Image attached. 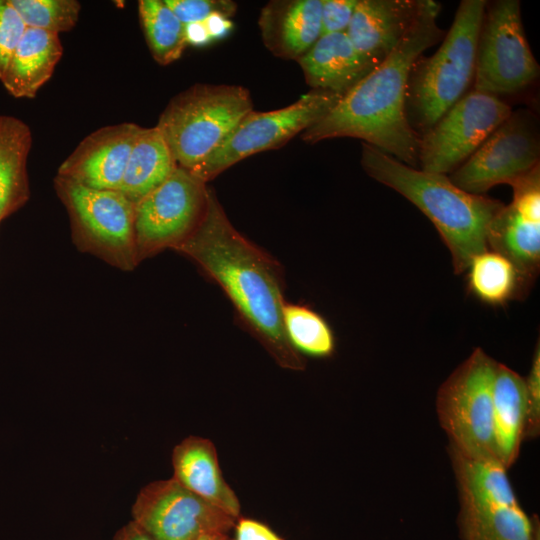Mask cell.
<instances>
[{"instance_id": "1", "label": "cell", "mask_w": 540, "mask_h": 540, "mask_svg": "<svg viewBox=\"0 0 540 540\" xmlns=\"http://www.w3.org/2000/svg\"><path fill=\"white\" fill-rule=\"evenodd\" d=\"M175 250L195 261L223 289L240 317L282 368L303 370L302 355L290 345L283 328V284L269 255L231 224L213 189L194 232Z\"/></svg>"}, {"instance_id": "2", "label": "cell", "mask_w": 540, "mask_h": 540, "mask_svg": "<svg viewBox=\"0 0 540 540\" xmlns=\"http://www.w3.org/2000/svg\"><path fill=\"white\" fill-rule=\"evenodd\" d=\"M441 5L424 0L398 46L345 94L321 120L301 133L303 141L352 137L398 161L419 168L420 137L405 112L407 80L415 60L438 43L444 31L437 25Z\"/></svg>"}, {"instance_id": "3", "label": "cell", "mask_w": 540, "mask_h": 540, "mask_svg": "<svg viewBox=\"0 0 540 540\" xmlns=\"http://www.w3.org/2000/svg\"><path fill=\"white\" fill-rule=\"evenodd\" d=\"M360 163L368 176L397 191L429 218L451 253L455 273L466 271L471 258L488 249L487 227L502 202L468 193L447 175L410 167L364 142Z\"/></svg>"}, {"instance_id": "4", "label": "cell", "mask_w": 540, "mask_h": 540, "mask_svg": "<svg viewBox=\"0 0 540 540\" xmlns=\"http://www.w3.org/2000/svg\"><path fill=\"white\" fill-rule=\"evenodd\" d=\"M487 1L462 0L441 46L413 63L406 88L405 112L421 137L464 95L474 79L479 31Z\"/></svg>"}, {"instance_id": "5", "label": "cell", "mask_w": 540, "mask_h": 540, "mask_svg": "<svg viewBox=\"0 0 540 540\" xmlns=\"http://www.w3.org/2000/svg\"><path fill=\"white\" fill-rule=\"evenodd\" d=\"M252 110L250 92L243 86L197 83L169 101L156 127L177 165L191 172Z\"/></svg>"}, {"instance_id": "6", "label": "cell", "mask_w": 540, "mask_h": 540, "mask_svg": "<svg viewBox=\"0 0 540 540\" xmlns=\"http://www.w3.org/2000/svg\"><path fill=\"white\" fill-rule=\"evenodd\" d=\"M54 186L67 209L77 247L121 270H132L139 262L135 204L117 190L89 188L58 175Z\"/></svg>"}, {"instance_id": "7", "label": "cell", "mask_w": 540, "mask_h": 540, "mask_svg": "<svg viewBox=\"0 0 540 540\" xmlns=\"http://www.w3.org/2000/svg\"><path fill=\"white\" fill-rule=\"evenodd\" d=\"M498 362L477 348L440 386L436 410L449 445L472 456L497 458L492 428Z\"/></svg>"}, {"instance_id": "8", "label": "cell", "mask_w": 540, "mask_h": 540, "mask_svg": "<svg viewBox=\"0 0 540 540\" xmlns=\"http://www.w3.org/2000/svg\"><path fill=\"white\" fill-rule=\"evenodd\" d=\"M539 71L525 36L520 1L487 2L477 40L473 90L499 98L519 93L538 78Z\"/></svg>"}, {"instance_id": "9", "label": "cell", "mask_w": 540, "mask_h": 540, "mask_svg": "<svg viewBox=\"0 0 540 540\" xmlns=\"http://www.w3.org/2000/svg\"><path fill=\"white\" fill-rule=\"evenodd\" d=\"M342 96L310 90L294 103L245 115L220 146L190 173L204 183L253 154L276 149L327 115Z\"/></svg>"}, {"instance_id": "10", "label": "cell", "mask_w": 540, "mask_h": 540, "mask_svg": "<svg viewBox=\"0 0 540 540\" xmlns=\"http://www.w3.org/2000/svg\"><path fill=\"white\" fill-rule=\"evenodd\" d=\"M206 197V183L178 166L161 185L136 203L138 260L182 244L200 223Z\"/></svg>"}, {"instance_id": "11", "label": "cell", "mask_w": 540, "mask_h": 540, "mask_svg": "<svg viewBox=\"0 0 540 540\" xmlns=\"http://www.w3.org/2000/svg\"><path fill=\"white\" fill-rule=\"evenodd\" d=\"M540 138L536 117L526 109L512 111L449 179L458 188L482 195L510 184L539 165Z\"/></svg>"}, {"instance_id": "12", "label": "cell", "mask_w": 540, "mask_h": 540, "mask_svg": "<svg viewBox=\"0 0 540 540\" xmlns=\"http://www.w3.org/2000/svg\"><path fill=\"white\" fill-rule=\"evenodd\" d=\"M511 112V106L494 95L474 90L465 94L420 137L419 169L451 174Z\"/></svg>"}, {"instance_id": "13", "label": "cell", "mask_w": 540, "mask_h": 540, "mask_svg": "<svg viewBox=\"0 0 540 540\" xmlns=\"http://www.w3.org/2000/svg\"><path fill=\"white\" fill-rule=\"evenodd\" d=\"M132 516L153 540H196L207 532L229 533L237 521L174 478L142 488L132 506Z\"/></svg>"}, {"instance_id": "14", "label": "cell", "mask_w": 540, "mask_h": 540, "mask_svg": "<svg viewBox=\"0 0 540 540\" xmlns=\"http://www.w3.org/2000/svg\"><path fill=\"white\" fill-rule=\"evenodd\" d=\"M509 185L513 200L492 217L486 242L514 264L529 286L540 266V166Z\"/></svg>"}, {"instance_id": "15", "label": "cell", "mask_w": 540, "mask_h": 540, "mask_svg": "<svg viewBox=\"0 0 540 540\" xmlns=\"http://www.w3.org/2000/svg\"><path fill=\"white\" fill-rule=\"evenodd\" d=\"M141 129L127 122L99 128L60 164L57 175L89 188L118 190Z\"/></svg>"}, {"instance_id": "16", "label": "cell", "mask_w": 540, "mask_h": 540, "mask_svg": "<svg viewBox=\"0 0 540 540\" xmlns=\"http://www.w3.org/2000/svg\"><path fill=\"white\" fill-rule=\"evenodd\" d=\"M424 0H358L346 34L354 47L377 64L398 46Z\"/></svg>"}, {"instance_id": "17", "label": "cell", "mask_w": 540, "mask_h": 540, "mask_svg": "<svg viewBox=\"0 0 540 540\" xmlns=\"http://www.w3.org/2000/svg\"><path fill=\"white\" fill-rule=\"evenodd\" d=\"M297 61L311 90L342 97L378 65L354 47L346 32L320 36Z\"/></svg>"}, {"instance_id": "18", "label": "cell", "mask_w": 540, "mask_h": 540, "mask_svg": "<svg viewBox=\"0 0 540 540\" xmlns=\"http://www.w3.org/2000/svg\"><path fill=\"white\" fill-rule=\"evenodd\" d=\"M322 0H274L260 12L265 47L275 56L298 60L321 36Z\"/></svg>"}, {"instance_id": "19", "label": "cell", "mask_w": 540, "mask_h": 540, "mask_svg": "<svg viewBox=\"0 0 540 540\" xmlns=\"http://www.w3.org/2000/svg\"><path fill=\"white\" fill-rule=\"evenodd\" d=\"M173 477L184 488L238 519L240 502L225 481L215 445L206 438L189 436L172 452Z\"/></svg>"}, {"instance_id": "20", "label": "cell", "mask_w": 540, "mask_h": 540, "mask_svg": "<svg viewBox=\"0 0 540 540\" xmlns=\"http://www.w3.org/2000/svg\"><path fill=\"white\" fill-rule=\"evenodd\" d=\"M527 417L525 379L498 363L493 383L492 428L497 459L508 469L519 456Z\"/></svg>"}, {"instance_id": "21", "label": "cell", "mask_w": 540, "mask_h": 540, "mask_svg": "<svg viewBox=\"0 0 540 540\" xmlns=\"http://www.w3.org/2000/svg\"><path fill=\"white\" fill-rule=\"evenodd\" d=\"M63 54L59 35L27 27L0 79L15 98H34Z\"/></svg>"}, {"instance_id": "22", "label": "cell", "mask_w": 540, "mask_h": 540, "mask_svg": "<svg viewBox=\"0 0 540 540\" xmlns=\"http://www.w3.org/2000/svg\"><path fill=\"white\" fill-rule=\"evenodd\" d=\"M460 508L484 509L518 504L507 468L493 457L468 455L448 446Z\"/></svg>"}, {"instance_id": "23", "label": "cell", "mask_w": 540, "mask_h": 540, "mask_svg": "<svg viewBox=\"0 0 540 540\" xmlns=\"http://www.w3.org/2000/svg\"><path fill=\"white\" fill-rule=\"evenodd\" d=\"M30 127L11 115H0V222L29 199L27 161Z\"/></svg>"}, {"instance_id": "24", "label": "cell", "mask_w": 540, "mask_h": 540, "mask_svg": "<svg viewBox=\"0 0 540 540\" xmlns=\"http://www.w3.org/2000/svg\"><path fill=\"white\" fill-rule=\"evenodd\" d=\"M177 167L159 129L142 127L117 191L136 204L161 185Z\"/></svg>"}, {"instance_id": "25", "label": "cell", "mask_w": 540, "mask_h": 540, "mask_svg": "<svg viewBox=\"0 0 540 540\" xmlns=\"http://www.w3.org/2000/svg\"><path fill=\"white\" fill-rule=\"evenodd\" d=\"M466 271L470 292L489 305H504L528 290L514 264L489 249L473 256Z\"/></svg>"}, {"instance_id": "26", "label": "cell", "mask_w": 540, "mask_h": 540, "mask_svg": "<svg viewBox=\"0 0 540 540\" xmlns=\"http://www.w3.org/2000/svg\"><path fill=\"white\" fill-rule=\"evenodd\" d=\"M462 540H530L532 518L518 504L484 509L460 508Z\"/></svg>"}, {"instance_id": "27", "label": "cell", "mask_w": 540, "mask_h": 540, "mask_svg": "<svg viewBox=\"0 0 540 540\" xmlns=\"http://www.w3.org/2000/svg\"><path fill=\"white\" fill-rule=\"evenodd\" d=\"M138 10L154 60L160 65L178 60L187 47L185 25L164 0H140Z\"/></svg>"}, {"instance_id": "28", "label": "cell", "mask_w": 540, "mask_h": 540, "mask_svg": "<svg viewBox=\"0 0 540 540\" xmlns=\"http://www.w3.org/2000/svg\"><path fill=\"white\" fill-rule=\"evenodd\" d=\"M285 335L300 355L326 358L335 350V337L326 320L314 310L285 303L282 313Z\"/></svg>"}, {"instance_id": "29", "label": "cell", "mask_w": 540, "mask_h": 540, "mask_svg": "<svg viewBox=\"0 0 540 540\" xmlns=\"http://www.w3.org/2000/svg\"><path fill=\"white\" fill-rule=\"evenodd\" d=\"M27 27L59 35L77 24L81 4L77 0H10Z\"/></svg>"}, {"instance_id": "30", "label": "cell", "mask_w": 540, "mask_h": 540, "mask_svg": "<svg viewBox=\"0 0 540 540\" xmlns=\"http://www.w3.org/2000/svg\"><path fill=\"white\" fill-rule=\"evenodd\" d=\"M164 1L184 25L193 22H202L212 14H221L231 18L237 10V4L231 0Z\"/></svg>"}, {"instance_id": "31", "label": "cell", "mask_w": 540, "mask_h": 540, "mask_svg": "<svg viewBox=\"0 0 540 540\" xmlns=\"http://www.w3.org/2000/svg\"><path fill=\"white\" fill-rule=\"evenodd\" d=\"M26 29L10 0H0V79Z\"/></svg>"}, {"instance_id": "32", "label": "cell", "mask_w": 540, "mask_h": 540, "mask_svg": "<svg viewBox=\"0 0 540 540\" xmlns=\"http://www.w3.org/2000/svg\"><path fill=\"white\" fill-rule=\"evenodd\" d=\"M525 379L527 417L524 440L534 439L540 432V348H535L531 367Z\"/></svg>"}, {"instance_id": "33", "label": "cell", "mask_w": 540, "mask_h": 540, "mask_svg": "<svg viewBox=\"0 0 540 540\" xmlns=\"http://www.w3.org/2000/svg\"><path fill=\"white\" fill-rule=\"evenodd\" d=\"M358 0H322L321 36L346 32Z\"/></svg>"}, {"instance_id": "34", "label": "cell", "mask_w": 540, "mask_h": 540, "mask_svg": "<svg viewBox=\"0 0 540 540\" xmlns=\"http://www.w3.org/2000/svg\"><path fill=\"white\" fill-rule=\"evenodd\" d=\"M233 540H283L270 527L250 518H238Z\"/></svg>"}, {"instance_id": "35", "label": "cell", "mask_w": 540, "mask_h": 540, "mask_svg": "<svg viewBox=\"0 0 540 540\" xmlns=\"http://www.w3.org/2000/svg\"><path fill=\"white\" fill-rule=\"evenodd\" d=\"M203 22L212 41L220 40L228 36L234 27L231 18L221 14H212Z\"/></svg>"}, {"instance_id": "36", "label": "cell", "mask_w": 540, "mask_h": 540, "mask_svg": "<svg viewBox=\"0 0 540 540\" xmlns=\"http://www.w3.org/2000/svg\"><path fill=\"white\" fill-rule=\"evenodd\" d=\"M185 38L187 45L196 47L205 46L212 42L203 21L185 24Z\"/></svg>"}, {"instance_id": "37", "label": "cell", "mask_w": 540, "mask_h": 540, "mask_svg": "<svg viewBox=\"0 0 540 540\" xmlns=\"http://www.w3.org/2000/svg\"><path fill=\"white\" fill-rule=\"evenodd\" d=\"M113 540H153L133 520L122 527L114 536Z\"/></svg>"}, {"instance_id": "38", "label": "cell", "mask_w": 540, "mask_h": 540, "mask_svg": "<svg viewBox=\"0 0 540 540\" xmlns=\"http://www.w3.org/2000/svg\"><path fill=\"white\" fill-rule=\"evenodd\" d=\"M196 540H233L229 533L224 532H207L200 535Z\"/></svg>"}, {"instance_id": "39", "label": "cell", "mask_w": 540, "mask_h": 540, "mask_svg": "<svg viewBox=\"0 0 540 540\" xmlns=\"http://www.w3.org/2000/svg\"><path fill=\"white\" fill-rule=\"evenodd\" d=\"M532 531L530 540H540V522L537 515H533L532 517Z\"/></svg>"}]
</instances>
